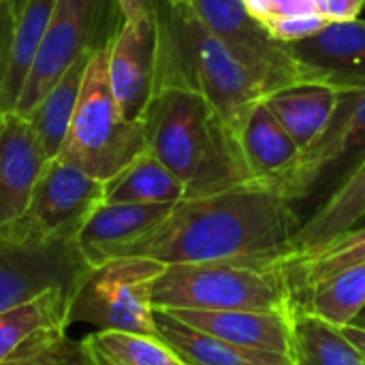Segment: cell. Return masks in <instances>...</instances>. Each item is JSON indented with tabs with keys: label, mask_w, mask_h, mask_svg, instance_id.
Masks as SVG:
<instances>
[{
	"label": "cell",
	"mask_w": 365,
	"mask_h": 365,
	"mask_svg": "<svg viewBox=\"0 0 365 365\" xmlns=\"http://www.w3.org/2000/svg\"><path fill=\"white\" fill-rule=\"evenodd\" d=\"M302 227L293 203L267 186L248 182L214 195L182 199L152 231L118 257H143L163 265L216 261H284Z\"/></svg>",
	"instance_id": "cell-1"
},
{
	"label": "cell",
	"mask_w": 365,
	"mask_h": 365,
	"mask_svg": "<svg viewBox=\"0 0 365 365\" xmlns=\"http://www.w3.org/2000/svg\"><path fill=\"white\" fill-rule=\"evenodd\" d=\"M152 9L158 28L154 92L173 86L197 90L240 152L244 122L250 109L272 94L269 83L227 41L205 28L195 9H175L165 0H152Z\"/></svg>",
	"instance_id": "cell-2"
},
{
	"label": "cell",
	"mask_w": 365,
	"mask_h": 365,
	"mask_svg": "<svg viewBox=\"0 0 365 365\" xmlns=\"http://www.w3.org/2000/svg\"><path fill=\"white\" fill-rule=\"evenodd\" d=\"M141 122L145 148L184 184L186 199L252 182L216 111L197 90H156Z\"/></svg>",
	"instance_id": "cell-3"
},
{
	"label": "cell",
	"mask_w": 365,
	"mask_h": 365,
	"mask_svg": "<svg viewBox=\"0 0 365 365\" xmlns=\"http://www.w3.org/2000/svg\"><path fill=\"white\" fill-rule=\"evenodd\" d=\"M154 310H280L299 308L284 261H216L167 265L152 289Z\"/></svg>",
	"instance_id": "cell-4"
},
{
	"label": "cell",
	"mask_w": 365,
	"mask_h": 365,
	"mask_svg": "<svg viewBox=\"0 0 365 365\" xmlns=\"http://www.w3.org/2000/svg\"><path fill=\"white\" fill-rule=\"evenodd\" d=\"M109 49H98L88 60L75 115L58 154L101 182L148 150L143 122L126 120L111 92Z\"/></svg>",
	"instance_id": "cell-5"
},
{
	"label": "cell",
	"mask_w": 365,
	"mask_h": 365,
	"mask_svg": "<svg viewBox=\"0 0 365 365\" xmlns=\"http://www.w3.org/2000/svg\"><path fill=\"white\" fill-rule=\"evenodd\" d=\"M167 265L143 257H115L92 267L71 297L68 319L98 331L158 336L152 289Z\"/></svg>",
	"instance_id": "cell-6"
},
{
	"label": "cell",
	"mask_w": 365,
	"mask_h": 365,
	"mask_svg": "<svg viewBox=\"0 0 365 365\" xmlns=\"http://www.w3.org/2000/svg\"><path fill=\"white\" fill-rule=\"evenodd\" d=\"M122 24L124 13L118 0H58L15 103V113L28 118L79 56L109 49Z\"/></svg>",
	"instance_id": "cell-7"
},
{
	"label": "cell",
	"mask_w": 365,
	"mask_h": 365,
	"mask_svg": "<svg viewBox=\"0 0 365 365\" xmlns=\"http://www.w3.org/2000/svg\"><path fill=\"white\" fill-rule=\"evenodd\" d=\"M364 156L365 83H344L327 128L299 154L295 165L274 186V192L291 203L302 201L334 180L340 184Z\"/></svg>",
	"instance_id": "cell-8"
},
{
	"label": "cell",
	"mask_w": 365,
	"mask_h": 365,
	"mask_svg": "<svg viewBox=\"0 0 365 365\" xmlns=\"http://www.w3.org/2000/svg\"><path fill=\"white\" fill-rule=\"evenodd\" d=\"M90 269L75 240L0 233V312L53 289L75 293Z\"/></svg>",
	"instance_id": "cell-9"
},
{
	"label": "cell",
	"mask_w": 365,
	"mask_h": 365,
	"mask_svg": "<svg viewBox=\"0 0 365 365\" xmlns=\"http://www.w3.org/2000/svg\"><path fill=\"white\" fill-rule=\"evenodd\" d=\"M103 201L105 182L56 156L38 178L26 214L0 233L77 242L86 220Z\"/></svg>",
	"instance_id": "cell-10"
},
{
	"label": "cell",
	"mask_w": 365,
	"mask_h": 365,
	"mask_svg": "<svg viewBox=\"0 0 365 365\" xmlns=\"http://www.w3.org/2000/svg\"><path fill=\"white\" fill-rule=\"evenodd\" d=\"M192 9L205 28L227 41L269 83L272 94L299 83L325 81L317 71L295 60L282 43L272 41L244 0H192Z\"/></svg>",
	"instance_id": "cell-11"
},
{
	"label": "cell",
	"mask_w": 365,
	"mask_h": 365,
	"mask_svg": "<svg viewBox=\"0 0 365 365\" xmlns=\"http://www.w3.org/2000/svg\"><path fill=\"white\" fill-rule=\"evenodd\" d=\"M158 28L152 0L148 6L124 19L109 49V81L115 103L126 120H141L156 79Z\"/></svg>",
	"instance_id": "cell-12"
},
{
	"label": "cell",
	"mask_w": 365,
	"mask_h": 365,
	"mask_svg": "<svg viewBox=\"0 0 365 365\" xmlns=\"http://www.w3.org/2000/svg\"><path fill=\"white\" fill-rule=\"evenodd\" d=\"M49 160L30 120L15 111L4 113L0 120V231L26 214Z\"/></svg>",
	"instance_id": "cell-13"
},
{
	"label": "cell",
	"mask_w": 365,
	"mask_h": 365,
	"mask_svg": "<svg viewBox=\"0 0 365 365\" xmlns=\"http://www.w3.org/2000/svg\"><path fill=\"white\" fill-rule=\"evenodd\" d=\"M178 321L231 344L293 359L295 312L280 310H165Z\"/></svg>",
	"instance_id": "cell-14"
},
{
	"label": "cell",
	"mask_w": 365,
	"mask_h": 365,
	"mask_svg": "<svg viewBox=\"0 0 365 365\" xmlns=\"http://www.w3.org/2000/svg\"><path fill=\"white\" fill-rule=\"evenodd\" d=\"M175 203H101L77 235V246L90 267H96L152 231Z\"/></svg>",
	"instance_id": "cell-15"
},
{
	"label": "cell",
	"mask_w": 365,
	"mask_h": 365,
	"mask_svg": "<svg viewBox=\"0 0 365 365\" xmlns=\"http://www.w3.org/2000/svg\"><path fill=\"white\" fill-rule=\"evenodd\" d=\"M284 47L329 83H365V19L331 21L319 34Z\"/></svg>",
	"instance_id": "cell-16"
},
{
	"label": "cell",
	"mask_w": 365,
	"mask_h": 365,
	"mask_svg": "<svg viewBox=\"0 0 365 365\" xmlns=\"http://www.w3.org/2000/svg\"><path fill=\"white\" fill-rule=\"evenodd\" d=\"M299 154L297 143L274 115L269 105L259 101L250 109L240 135V156L250 180L274 190Z\"/></svg>",
	"instance_id": "cell-17"
},
{
	"label": "cell",
	"mask_w": 365,
	"mask_h": 365,
	"mask_svg": "<svg viewBox=\"0 0 365 365\" xmlns=\"http://www.w3.org/2000/svg\"><path fill=\"white\" fill-rule=\"evenodd\" d=\"M365 216V156L364 160L329 192V197L302 220L293 240V250L284 259H297L327 244L329 240L346 233Z\"/></svg>",
	"instance_id": "cell-18"
},
{
	"label": "cell",
	"mask_w": 365,
	"mask_h": 365,
	"mask_svg": "<svg viewBox=\"0 0 365 365\" xmlns=\"http://www.w3.org/2000/svg\"><path fill=\"white\" fill-rule=\"evenodd\" d=\"M158 336L188 365H295L291 357L244 349L195 329L165 310H154Z\"/></svg>",
	"instance_id": "cell-19"
},
{
	"label": "cell",
	"mask_w": 365,
	"mask_h": 365,
	"mask_svg": "<svg viewBox=\"0 0 365 365\" xmlns=\"http://www.w3.org/2000/svg\"><path fill=\"white\" fill-rule=\"evenodd\" d=\"M340 92L342 86L338 83H299L274 92L265 103L297 143L299 152H306L327 128Z\"/></svg>",
	"instance_id": "cell-20"
},
{
	"label": "cell",
	"mask_w": 365,
	"mask_h": 365,
	"mask_svg": "<svg viewBox=\"0 0 365 365\" xmlns=\"http://www.w3.org/2000/svg\"><path fill=\"white\" fill-rule=\"evenodd\" d=\"M71 291L53 289L32 302L0 312V364L32 340L71 327Z\"/></svg>",
	"instance_id": "cell-21"
},
{
	"label": "cell",
	"mask_w": 365,
	"mask_h": 365,
	"mask_svg": "<svg viewBox=\"0 0 365 365\" xmlns=\"http://www.w3.org/2000/svg\"><path fill=\"white\" fill-rule=\"evenodd\" d=\"M58 0H26L15 17L13 43L9 53V64L4 81L0 88V111H15V103L24 88V81L30 73V66L36 58L49 19L53 15Z\"/></svg>",
	"instance_id": "cell-22"
},
{
	"label": "cell",
	"mask_w": 365,
	"mask_h": 365,
	"mask_svg": "<svg viewBox=\"0 0 365 365\" xmlns=\"http://www.w3.org/2000/svg\"><path fill=\"white\" fill-rule=\"evenodd\" d=\"M184 184L150 152H141L105 182V203H180Z\"/></svg>",
	"instance_id": "cell-23"
},
{
	"label": "cell",
	"mask_w": 365,
	"mask_h": 365,
	"mask_svg": "<svg viewBox=\"0 0 365 365\" xmlns=\"http://www.w3.org/2000/svg\"><path fill=\"white\" fill-rule=\"evenodd\" d=\"M90 56L92 53L79 56L28 115L49 158H56L60 154L68 135Z\"/></svg>",
	"instance_id": "cell-24"
},
{
	"label": "cell",
	"mask_w": 365,
	"mask_h": 365,
	"mask_svg": "<svg viewBox=\"0 0 365 365\" xmlns=\"http://www.w3.org/2000/svg\"><path fill=\"white\" fill-rule=\"evenodd\" d=\"M293 361L295 365H365L359 349L340 327L302 306L293 319Z\"/></svg>",
	"instance_id": "cell-25"
},
{
	"label": "cell",
	"mask_w": 365,
	"mask_h": 365,
	"mask_svg": "<svg viewBox=\"0 0 365 365\" xmlns=\"http://www.w3.org/2000/svg\"><path fill=\"white\" fill-rule=\"evenodd\" d=\"M361 263H365V225L349 229L308 255L284 261L297 297L334 274Z\"/></svg>",
	"instance_id": "cell-26"
},
{
	"label": "cell",
	"mask_w": 365,
	"mask_h": 365,
	"mask_svg": "<svg viewBox=\"0 0 365 365\" xmlns=\"http://www.w3.org/2000/svg\"><path fill=\"white\" fill-rule=\"evenodd\" d=\"M299 306L340 329L355 323L365 308V263L342 269L319 282L306 291Z\"/></svg>",
	"instance_id": "cell-27"
},
{
	"label": "cell",
	"mask_w": 365,
	"mask_h": 365,
	"mask_svg": "<svg viewBox=\"0 0 365 365\" xmlns=\"http://www.w3.org/2000/svg\"><path fill=\"white\" fill-rule=\"evenodd\" d=\"M88 342L115 365H188L163 338L154 336L94 331L88 336Z\"/></svg>",
	"instance_id": "cell-28"
},
{
	"label": "cell",
	"mask_w": 365,
	"mask_h": 365,
	"mask_svg": "<svg viewBox=\"0 0 365 365\" xmlns=\"http://www.w3.org/2000/svg\"><path fill=\"white\" fill-rule=\"evenodd\" d=\"M0 365H98L88 338L73 340L66 331L45 334Z\"/></svg>",
	"instance_id": "cell-29"
},
{
	"label": "cell",
	"mask_w": 365,
	"mask_h": 365,
	"mask_svg": "<svg viewBox=\"0 0 365 365\" xmlns=\"http://www.w3.org/2000/svg\"><path fill=\"white\" fill-rule=\"evenodd\" d=\"M329 24H331V19L321 15V13L293 15V17H276V19L263 21L269 38L276 41V43H282V45L306 41V38L319 34L321 30H325Z\"/></svg>",
	"instance_id": "cell-30"
},
{
	"label": "cell",
	"mask_w": 365,
	"mask_h": 365,
	"mask_svg": "<svg viewBox=\"0 0 365 365\" xmlns=\"http://www.w3.org/2000/svg\"><path fill=\"white\" fill-rule=\"evenodd\" d=\"M244 2L250 15L261 24L267 19H276V17L319 13L317 0H244Z\"/></svg>",
	"instance_id": "cell-31"
},
{
	"label": "cell",
	"mask_w": 365,
	"mask_h": 365,
	"mask_svg": "<svg viewBox=\"0 0 365 365\" xmlns=\"http://www.w3.org/2000/svg\"><path fill=\"white\" fill-rule=\"evenodd\" d=\"M365 0H317V9L321 15L331 21H351L359 19L364 11Z\"/></svg>",
	"instance_id": "cell-32"
},
{
	"label": "cell",
	"mask_w": 365,
	"mask_h": 365,
	"mask_svg": "<svg viewBox=\"0 0 365 365\" xmlns=\"http://www.w3.org/2000/svg\"><path fill=\"white\" fill-rule=\"evenodd\" d=\"M15 11L0 0V88L4 81L6 64H9V53H11V43H13V30H15ZM2 113V111H0Z\"/></svg>",
	"instance_id": "cell-33"
},
{
	"label": "cell",
	"mask_w": 365,
	"mask_h": 365,
	"mask_svg": "<svg viewBox=\"0 0 365 365\" xmlns=\"http://www.w3.org/2000/svg\"><path fill=\"white\" fill-rule=\"evenodd\" d=\"M342 331L346 334V338L359 349V353H361V357L365 359V327L364 325H355V323H351V325H346V327H342Z\"/></svg>",
	"instance_id": "cell-34"
},
{
	"label": "cell",
	"mask_w": 365,
	"mask_h": 365,
	"mask_svg": "<svg viewBox=\"0 0 365 365\" xmlns=\"http://www.w3.org/2000/svg\"><path fill=\"white\" fill-rule=\"evenodd\" d=\"M118 2H120V6H122L124 19L139 15V13L148 6V0H118Z\"/></svg>",
	"instance_id": "cell-35"
},
{
	"label": "cell",
	"mask_w": 365,
	"mask_h": 365,
	"mask_svg": "<svg viewBox=\"0 0 365 365\" xmlns=\"http://www.w3.org/2000/svg\"><path fill=\"white\" fill-rule=\"evenodd\" d=\"M175 9H192V0H165Z\"/></svg>",
	"instance_id": "cell-36"
},
{
	"label": "cell",
	"mask_w": 365,
	"mask_h": 365,
	"mask_svg": "<svg viewBox=\"0 0 365 365\" xmlns=\"http://www.w3.org/2000/svg\"><path fill=\"white\" fill-rule=\"evenodd\" d=\"M4 2H6V4H9L13 11H15V15H17V13H19V9L24 6V2H26V0H4Z\"/></svg>",
	"instance_id": "cell-37"
},
{
	"label": "cell",
	"mask_w": 365,
	"mask_h": 365,
	"mask_svg": "<svg viewBox=\"0 0 365 365\" xmlns=\"http://www.w3.org/2000/svg\"><path fill=\"white\" fill-rule=\"evenodd\" d=\"M90 346H92V344H90ZM94 353H96V361H98V365H115V364H111L109 359H105L98 351H94Z\"/></svg>",
	"instance_id": "cell-38"
},
{
	"label": "cell",
	"mask_w": 365,
	"mask_h": 365,
	"mask_svg": "<svg viewBox=\"0 0 365 365\" xmlns=\"http://www.w3.org/2000/svg\"><path fill=\"white\" fill-rule=\"evenodd\" d=\"M355 325H364L365 327V308L359 312V317L355 319Z\"/></svg>",
	"instance_id": "cell-39"
},
{
	"label": "cell",
	"mask_w": 365,
	"mask_h": 365,
	"mask_svg": "<svg viewBox=\"0 0 365 365\" xmlns=\"http://www.w3.org/2000/svg\"><path fill=\"white\" fill-rule=\"evenodd\" d=\"M361 225H365V216L359 220V222H357V225H355V227H361ZM355 227H353V229H355Z\"/></svg>",
	"instance_id": "cell-40"
},
{
	"label": "cell",
	"mask_w": 365,
	"mask_h": 365,
	"mask_svg": "<svg viewBox=\"0 0 365 365\" xmlns=\"http://www.w3.org/2000/svg\"><path fill=\"white\" fill-rule=\"evenodd\" d=\"M2 115H4V113H0V120H2Z\"/></svg>",
	"instance_id": "cell-41"
}]
</instances>
